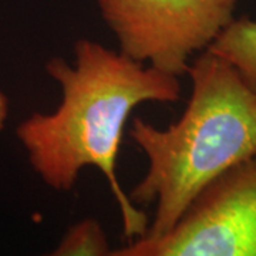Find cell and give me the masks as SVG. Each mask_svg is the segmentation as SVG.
I'll use <instances>...</instances> for the list:
<instances>
[{
    "label": "cell",
    "mask_w": 256,
    "mask_h": 256,
    "mask_svg": "<svg viewBox=\"0 0 256 256\" xmlns=\"http://www.w3.org/2000/svg\"><path fill=\"white\" fill-rule=\"evenodd\" d=\"M74 58V64L63 57L47 60L46 73L62 90L60 104L52 112L28 116L16 136L33 171L54 191L73 190L82 170L97 168L118 205L124 236L132 240L146 234L148 218L118 180L122 132L138 106L180 100V77L90 38L76 42Z\"/></svg>",
    "instance_id": "obj_1"
},
{
    "label": "cell",
    "mask_w": 256,
    "mask_h": 256,
    "mask_svg": "<svg viewBox=\"0 0 256 256\" xmlns=\"http://www.w3.org/2000/svg\"><path fill=\"white\" fill-rule=\"evenodd\" d=\"M186 74L191 96L178 121L158 128L137 117L130 127L146 170L128 196L156 204L146 235L164 234L210 184L256 156V92L210 50L191 60Z\"/></svg>",
    "instance_id": "obj_2"
},
{
    "label": "cell",
    "mask_w": 256,
    "mask_h": 256,
    "mask_svg": "<svg viewBox=\"0 0 256 256\" xmlns=\"http://www.w3.org/2000/svg\"><path fill=\"white\" fill-rule=\"evenodd\" d=\"M118 52L181 77L235 18L239 0H97Z\"/></svg>",
    "instance_id": "obj_3"
},
{
    "label": "cell",
    "mask_w": 256,
    "mask_h": 256,
    "mask_svg": "<svg viewBox=\"0 0 256 256\" xmlns=\"http://www.w3.org/2000/svg\"><path fill=\"white\" fill-rule=\"evenodd\" d=\"M107 256H256V156L210 184L164 234Z\"/></svg>",
    "instance_id": "obj_4"
},
{
    "label": "cell",
    "mask_w": 256,
    "mask_h": 256,
    "mask_svg": "<svg viewBox=\"0 0 256 256\" xmlns=\"http://www.w3.org/2000/svg\"><path fill=\"white\" fill-rule=\"evenodd\" d=\"M206 50L228 62L256 92V20L234 18Z\"/></svg>",
    "instance_id": "obj_5"
},
{
    "label": "cell",
    "mask_w": 256,
    "mask_h": 256,
    "mask_svg": "<svg viewBox=\"0 0 256 256\" xmlns=\"http://www.w3.org/2000/svg\"><path fill=\"white\" fill-rule=\"evenodd\" d=\"M107 234L96 218L77 220L50 252L42 256H107L110 252Z\"/></svg>",
    "instance_id": "obj_6"
},
{
    "label": "cell",
    "mask_w": 256,
    "mask_h": 256,
    "mask_svg": "<svg viewBox=\"0 0 256 256\" xmlns=\"http://www.w3.org/2000/svg\"><path fill=\"white\" fill-rule=\"evenodd\" d=\"M10 104L8 96L0 88V132L6 128L8 120H9Z\"/></svg>",
    "instance_id": "obj_7"
}]
</instances>
